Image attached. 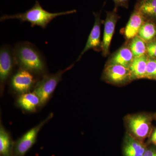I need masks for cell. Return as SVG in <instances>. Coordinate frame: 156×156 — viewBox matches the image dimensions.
Returning <instances> with one entry per match:
<instances>
[{
    "mask_svg": "<svg viewBox=\"0 0 156 156\" xmlns=\"http://www.w3.org/2000/svg\"><path fill=\"white\" fill-rule=\"evenodd\" d=\"M14 144L11 136L2 125L0 127V154L1 156H14Z\"/></svg>",
    "mask_w": 156,
    "mask_h": 156,
    "instance_id": "9a60e30c",
    "label": "cell"
},
{
    "mask_svg": "<svg viewBox=\"0 0 156 156\" xmlns=\"http://www.w3.org/2000/svg\"><path fill=\"white\" fill-rule=\"evenodd\" d=\"M53 116V114H50L44 121L29 130L17 140L14 144V156H24L27 153L36 142L39 131Z\"/></svg>",
    "mask_w": 156,
    "mask_h": 156,
    "instance_id": "5b68a950",
    "label": "cell"
},
{
    "mask_svg": "<svg viewBox=\"0 0 156 156\" xmlns=\"http://www.w3.org/2000/svg\"><path fill=\"white\" fill-rule=\"evenodd\" d=\"M76 11L75 10H73L57 13H51L43 9L40 3L36 1L32 8L25 12L13 15L5 14L1 17L0 20L3 21L8 20L17 19L22 22L30 23L32 27L37 26L44 29L56 17L73 14Z\"/></svg>",
    "mask_w": 156,
    "mask_h": 156,
    "instance_id": "7a4b0ae2",
    "label": "cell"
},
{
    "mask_svg": "<svg viewBox=\"0 0 156 156\" xmlns=\"http://www.w3.org/2000/svg\"><path fill=\"white\" fill-rule=\"evenodd\" d=\"M130 49L134 57H138L145 55L147 52L145 42L137 35L132 39L130 44Z\"/></svg>",
    "mask_w": 156,
    "mask_h": 156,
    "instance_id": "d6986e66",
    "label": "cell"
},
{
    "mask_svg": "<svg viewBox=\"0 0 156 156\" xmlns=\"http://www.w3.org/2000/svg\"><path fill=\"white\" fill-rule=\"evenodd\" d=\"M134 58L130 49L124 47L114 55L110 61L109 64L120 65L129 69Z\"/></svg>",
    "mask_w": 156,
    "mask_h": 156,
    "instance_id": "5bb4252c",
    "label": "cell"
},
{
    "mask_svg": "<svg viewBox=\"0 0 156 156\" xmlns=\"http://www.w3.org/2000/svg\"><path fill=\"white\" fill-rule=\"evenodd\" d=\"M143 156H156V148H147Z\"/></svg>",
    "mask_w": 156,
    "mask_h": 156,
    "instance_id": "7402d4cb",
    "label": "cell"
},
{
    "mask_svg": "<svg viewBox=\"0 0 156 156\" xmlns=\"http://www.w3.org/2000/svg\"><path fill=\"white\" fill-rule=\"evenodd\" d=\"M17 64L14 50L8 45H4L0 50V81L1 86L7 82Z\"/></svg>",
    "mask_w": 156,
    "mask_h": 156,
    "instance_id": "52a82bcc",
    "label": "cell"
},
{
    "mask_svg": "<svg viewBox=\"0 0 156 156\" xmlns=\"http://www.w3.org/2000/svg\"><path fill=\"white\" fill-rule=\"evenodd\" d=\"M104 78L114 84L126 83L132 79L130 69L118 64H109L104 72Z\"/></svg>",
    "mask_w": 156,
    "mask_h": 156,
    "instance_id": "ba28073f",
    "label": "cell"
},
{
    "mask_svg": "<svg viewBox=\"0 0 156 156\" xmlns=\"http://www.w3.org/2000/svg\"><path fill=\"white\" fill-rule=\"evenodd\" d=\"M128 125L130 134L141 142H143L151 134V119L147 115L131 116L128 118Z\"/></svg>",
    "mask_w": 156,
    "mask_h": 156,
    "instance_id": "277c9868",
    "label": "cell"
},
{
    "mask_svg": "<svg viewBox=\"0 0 156 156\" xmlns=\"http://www.w3.org/2000/svg\"><path fill=\"white\" fill-rule=\"evenodd\" d=\"M135 9L144 17L156 19V0H141Z\"/></svg>",
    "mask_w": 156,
    "mask_h": 156,
    "instance_id": "e0dca14e",
    "label": "cell"
},
{
    "mask_svg": "<svg viewBox=\"0 0 156 156\" xmlns=\"http://www.w3.org/2000/svg\"><path fill=\"white\" fill-rule=\"evenodd\" d=\"M17 104L26 111L34 112L41 105L38 96L34 92H29L20 95L17 100Z\"/></svg>",
    "mask_w": 156,
    "mask_h": 156,
    "instance_id": "4fadbf2b",
    "label": "cell"
},
{
    "mask_svg": "<svg viewBox=\"0 0 156 156\" xmlns=\"http://www.w3.org/2000/svg\"><path fill=\"white\" fill-rule=\"evenodd\" d=\"M119 18L116 7L113 11L107 13L106 19L105 23L103 41L101 46L103 56H106L108 54L110 46Z\"/></svg>",
    "mask_w": 156,
    "mask_h": 156,
    "instance_id": "9c48e42d",
    "label": "cell"
},
{
    "mask_svg": "<svg viewBox=\"0 0 156 156\" xmlns=\"http://www.w3.org/2000/svg\"><path fill=\"white\" fill-rule=\"evenodd\" d=\"M115 4L116 8L118 6L127 7L129 0H113Z\"/></svg>",
    "mask_w": 156,
    "mask_h": 156,
    "instance_id": "603a6c76",
    "label": "cell"
},
{
    "mask_svg": "<svg viewBox=\"0 0 156 156\" xmlns=\"http://www.w3.org/2000/svg\"><path fill=\"white\" fill-rule=\"evenodd\" d=\"M148 58L146 55L134 57L129 68L132 73V79L145 78Z\"/></svg>",
    "mask_w": 156,
    "mask_h": 156,
    "instance_id": "2e32d148",
    "label": "cell"
},
{
    "mask_svg": "<svg viewBox=\"0 0 156 156\" xmlns=\"http://www.w3.org/2000/svg\"><path fill=\"white\" fill-rule=\"evenodd\" d=\"M138 36L145 43L152 41L156 36V26L152 22H144L140 29Z\"/></svg>",
    "mask_w": 156,
    "mask_h": 156,
    "instance_id": "ac0fdd59",
    "label": "cell"
},
{
    "mask_svg": "<svg viewBox=\"0 0 156 156\" xmlns=\"http://www.w3.org/2000/svg\"><path fill=\"white\" fill-rule=\"evenodd\" d=\"M151 142L154 145L156 146V129H155L152 134L151 138Z\"/></svg>",
    "mask_w": 156,
    "mask_h": 156,
    "instance_id": "cb8c5ba5",
    "label": "cell"
},
{
    "mask_svg": "<svg viewBox=\"0 0 156 156\" xmlns=\"http://www.w3.org/2000/svg\"><path fill=\"white\" fill-rule=\"evenodd\" d=\"M147 52L151 58H156V41L147 43L146 45Z\"/></svg>",
    "mask_w": 156,
    "mask_h": 156,
    "instance_id": "44dd1931",
    "label": "cell"
},
{
    "mask_svg": "<svg viewBox=\"0 0 156 156\" xmlns=\"http://www.w3.org/2000/svg\"><path fill=\"white\" fill-rule=\"evenodd\" d=\"M73 66V64L72 65L65 69L59 70L54 74L44 75L41 80L36 84L34 92L40 98L41 105H44L47 103L61 80L63 75L71 69Z\"/></svg>",
    "mask_w": 156,
    "mask_h": 156,
    "instance_id": "3957f363",
    "label": "cell"
},
{
    "mask_svg": "<svg viewBox=\"0 0 156 156\" xmlns=\"http://www.w3.org/2000/svg\"><path fill=\"white\" fill-rule=\"evenodd\" d=\"M14 50L17 64L36 74H44L46 70L44 58L41 52L32 44L20 42L15 45Z\"/></svg>",
    "mask_w": 156,
    "mask_h": 156,
    "instance_id": "6da1fadb",
    "label": "cell"
},
{
    "mask_svg": "<svg viewBox=\"0 0 156 156\" xmlns=\"http://www.w3.org/2000/svg\"><path fill=\"white\" fill-rule=\"evenodd\" d=\"M145 78L156 80V59L148 58Z\"/></svg>",
    "mask_w": 156,
    "mask_h": 156,
    "instance_id": "ffe728a7",
    "label": "cell"
},
{
    "mask_svg": "<svg viewBox=\"0 0 156 156\" xmlns=\"http://www.w3.org/2000/svg\"><path fill=\"white\" fill-rule=\"evenodd\" d=\"M146 149L143 142L135 139L131 134H127L123 146L124 156H143Z\"/></svg>",
    "mask_w": 156,
    "mask_h": 156,
    "instance_id": "8fae6325",
    "label": "cell"
},
{
    "mask_svg": "<svg viewBox=\"0 0 156 156\" xmlns=\"http://www.w3.org/2000/svg\"><path fill=\"white\" fill-rule=\"evenodd\" d=\"M95 17V21L90 34H89L87 44L83 50L82 51L80 54L77 58L79 61L84 53H86L88 50L90 49H94L97 50L101 45V23L100 14L98 13H94Z\"/></svg>",
    "mask_w": 156,
    "mask_h": 156,
    "instance_id": "30bf717a",
    "label": "cell"
},
{
    "mask_svg": "<svg viewBox=\"0 0 156 156\" xmlns=\"http://www.w3.org/2000/svg\"><path fill=\"white\" fill-rule=\"evenodd\" d=\"M144 17L140 12L135 9L125 28V35L126 38L133 39L137 35L144 23Z\"/></svg>",
    "mask_w": 156,
    "mask_h": 156,
    "instance_id": "7c38bea8",
    "label": "cell"
},
{
    "mask_svg": "<svg viewBox=\"0 0 156 156\" xmlns=\"http://www.w3.org/2000/svg\"><path fill=\"white\" fill-rule=\"evenodd\" d=\"M35 85V80L32 73L20 68L12 76L11 80V88L20 95L30 92Z\"/></svg>",
    "mask_w": 156,
    "mask_h": 156,
    "instance_id": "8992f818",
    "label": "cell"
}]
</instances>
